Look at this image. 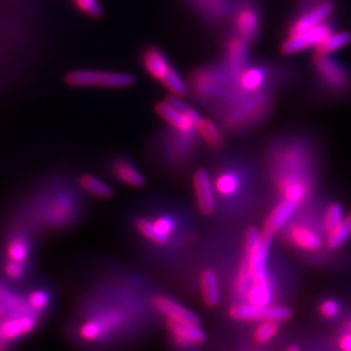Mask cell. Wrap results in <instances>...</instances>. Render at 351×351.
I'll return each mask as SVG.
<instances>
[{"label":"cell","mask_w":351,"mask_h":351,"mask_svg":"<svg viewBox=\"0 0 351 351\" xmlns=\"http://www.w3.org/2000/svg\"><path fill=\"white\" fill-rule=\"evenodd\" d=\"M317 1H322V0H301V3L303 4H311V3H317Z\"/></svg>","instance_id":"7bdbcfd3"},{"label":"cell","mask_w":351,"mask_h":351,"mask_svg":"<svg viewBox=\"0 0 351 351\" xmlns=\"http://www.w3.org/2000/svg\"><path fill=\"white\" fill-rule=\"evenodd\" d=\"M285 351H301L300 349V346H297V345H290L287 348V350Z\"/></svg>","instance_id":"ab89813d"},{"label":"cell","mask_w":351,"mask_h":351,"mask_svg":"<svg viewBox=\"0 0 351 351\" xmlns=\"http://www.w3.org/2000/svg\"><path fill=\"white\" fill-rule=\"evenodd\" d=\"M213 185L216 189V193L223 198H233L242 186V181L241 176L236 171L224 169L216 176Z\"/></svg>","instance_id":"603a6c76"},{"label":"cell","mask_w":351,"mask_h":351,"mask_svg":"<svg viewBox=\"0 0 351 351\" xmlns=\"http://www.w3.org/2000/svg\"><path fill=\"white\" fill-rule=\"evenodd\" d=\"M234 33L247 40L255 42L262 30V12L256 0H239L233 17Z\"/></svg>","instance_id":"52a82bcc"},{"label":"cell","mask_w":351,"mask_h":351,"mask_svg":"<svg viewBox=\"0 0 351 351\" xmlns=\"http://www.w3.org/2000/svg\"><path fill=\"white\" fill-rule=\"evenodd\" d=\"M280 324L281 323L274 322V320L259 322L258 326H255V329H254V333H252L254 341L258 345H267V343H269L278 335Z\"/></svg>","instance_id":"4dcf8cb0"},{"label":"cell","mask_w":351,"mask_h":351,"mask_svg":"<svg viewBox=\"0 0 351 351\" xmlns=\"http://www.w3.org/2000/svg\"><path fill=\"white\" fill-rule=\"evenodd\" d=\"M112 173L114 178L130 188H142L146 185L145 176L130 160L120 158L112 163Z\"/></svg>","instance_id":"ffe728a7"},{"label":"cell","mask_w":351,"mask_h":351,"mask_svg":"<svg viewBox=\"0 0 351 351\" xmlns=\"http://www.w3.org/2000/svg\"><path fill=\"white\" fill-rule=\"evenodd\" d=\"M5 345H7V342H5L4 339H1V336H0V351L3 350V349L5 348Z\"/></svg>","instance_id":"b9f144b4"},{"label":"cell","mask_w":351,"mask_h":351,"mask_svg":"<svg viewBox=\"0 0 351 351\" xmlns=\"http://www.w3.org/2000/svg\"><path fill=\"white\" fill-rule=\"evenodd\" d=\"M155 112L158 113L164 121L175 129L176 132L186 134V136H197V128L194 123L189 119L186 114L180 112L172 107L168 101H159L155 106Z\"/></svg>","instance_id":"e0dca14e"},{"label":"cell","mask_w":351,"mask_h":351,"mask_svg":"<svg viewBox=\"0 0 351 351\" xmlns=\"http://www.w3.org/2000/svg\"><path fill=\"white\" fill-rule=\"evenodd\" d=\"M339 351H351V330H345L339 336Z\"/></svg>","instance_id":"74e56055"},{"label":"cell","mask_w":351,"mask_h":351,"mask_svg":"<svg viewBox=\"0 0 351 351\" xmlns=\"http://www.w3.org/2000/svg\"><path fill=\"white\" fill-rule=\"evenodd\" d=\"M345 217V213H343V207L337 203V202H332L330 204H328V207L326 208V211L323 213V217H322V229H323V233H324V237L330 236L337 228L339 224L342 223Z\"/></svg>","instance_id":"f1b7e54d"},{"label":"cell","mask_w":351,"mask_h":351,"mask_svg":"<svg viewBox=\"0 0 351 351\" xmlns=\"http://www.w3.org/2000/svg\"><path fill=\"white\" fill-rule=\"evenodd\" d=\"M335 11V0H322L311 4H303L301 10L290 19L287 26V37L298 36L315 26L329 21Z\"/></svg>","instance_id":"277c9868"},{"label":"cell","mask_w":351,"mask_h":351,"mask_svg":"<svg viewBox=\"0 0 351 351\" xmlns=\"http://www.w3.org/2000/svg\"><path fill=\"white\" fill-rule=\"evenodd\" d=\"M351 239V211L348 213L339 228L326 239V245L330 250H337Z\"/></svg>","instance_id":"f546056e"},{"label":"cell","mask_w":351,"mask_h":351,"mask_svg":"<svg viewBox=\"0 0 351 351\" xmlns=\"http://www.w3.org/2000/svg\"><path fill=\"white\" fill-rule=\"evenodd\" d=\"M152 306L156 313L163 316L165 322L198 324V326L202 324L201 317L171 297L156 295L152 300Z\"/></svg>","instance_id":"7c38bea8"},{"label":"cell","mask_w":351,"mask_h":351,"mask_svg":"<svg viewBox=\"0 0 351 351\" xmlns=\"http://www.w3.org/2000/svg\"><path fill=\"white\" fill-rule=\"evenodd\" d=\"M134 226L141 236L149 239L152 243L156 245H167L171 239L167 237L163 232L156 226L154 219L149 217H138L134 220Z\"/></svg>","instance_id":"484cf974"},{"label":"cell","mask_w":351,"mask_h":351,"mask_svg":"<svg viewBox=\"0 0 351 351\" xmlns=\"http://www.w3.org/2000/svg\"><path fill=\"white\" fill-rule=\"evenodd\" d=\"M300 207L301 206H298L297 203H293L287 199H280V202H277L276 206L272 208V211L267 216L262 232L274 237L278 232L284 230L290 221H293V219L298 213Z\"/></svg>","instance_id":"2e32d148"},{"label":"cell","mask_w":351,"mask_h":351,"mask_svg":"<svg viewBox=\"0 0 351 351\" xmlns=\"http://www.w3.org/2000/svg\"><path fill=\"white\" fill-rule=\"evenodd\" d=\"M269 108L271 98L265 91L249 95L229 106V110L224 114L223 123L226 129L237 133L259 124L268 114Z\"/></svg>","instance_id":"6da1fadb"},{"label":"cell","mask_w":351,"mask_h":351,"mask_svg":"<svg viewBox=\"0 0 351 351\" xmlns=\"http://www.w3.org/2000/svg\"><path fill=\"white\" fill-rule=\"evenodd\" d=\"M351 43V33L348 30H339L333 32L315 49V53L320 55H332L337 51L348 47Z\"/></svg>","instance_id":"d4e9b609"},{"label":"cell","mask_w":351,"mask_h":351,"mask_svg":"<svg viewBox=\"0 0 351 351\" xmlns=\"http://www.w3.org/2000/svg\"><path fill=\"white\" fill-rule=\"evenodd\" d=\"M319 230L323 232L322 226H315L308 221H290L284 229L289 243L304 252H317L323 247L324 239Z\"/></svg>","instance_id":"ba28073f"},{"label":"cell","mask_w":351,"mask_h":351,"mask_svg":"<svg viewBox=\"0 0 351 351\" xmlns=\"http://www.w3.org/2000/svg\"><path fill=\"white\" fill-rule=\"evenodd\" d=\"M4 275L11 281H21L26 275V264L7 261L4 264Z\"/></svg>","instance_id":"e575fe53"},{"label":"cell","mask_w":351,"mask_h":351,"mask_svg":"<svg viewBox=\"0 0 351 351\" xmlns=\"http://www.w3.org/2000/svg\"><path fill=\"white\" fill-rule=\"evenodd\" d=\"M154 221H155L156 226L163 232L164 234H165L167 237H169V239H171V237L175 234L176 223L173 221V219H172V217L165 216V215H160V216L155 217V219H154Z\"/></svg>","instance_id":"8d00e7d4"},{"label":"cell","mask_w":351,"mask_h":351,"mask_svg":"<svg viewBox=\"0 0 351 351\" xmlns=\"http://www.w3.org/2000/svg\"><path fill=\"white\" fill-rule=\"evenodd\" d=\"M193 188L195 191L197 206L203 216H213L216 213V194H215V185L210 173L204 169L199 168L195 171L193 176Z\"/></svg>","instance_id":"4fadbf2b"},{"label":"cell","mask_w":351,"mask_h":351,"mask_svg":"<svg viewBox=\"0 0 351 351\" xmlns=\"http://www.w3.org/2000/svg\"><path fill=\"white\" fill-rule=\"evenodd\" d=\"M341 311H342V307L339 302L333 298H326L319 304V313L326 320H333L339 317Z\"/></svg>","instance_id":"836d02e7"},{"label":"cell","mask_w":351,"mask_h":351,"mask_svg":"<svg viewBox=\"0 0 351 351\" xmlns=\"http://www.w3.org/2000/svg\"><path fill=\"white\" fill-rule=\"evenodd\" d=\"M345 330H351V316L345 323Z\"/></svg>","instance_id":"60d3db41"},{"label":"cell","mask_w":351,"mask_h":351,"mask_svg":"<svg viewBox=\"0 0 351 351\" xmlns=\"http://www.w3.org/2000/svg\"><path fill=\"white\" fill-rule=\"evenodd\" d=\"M75 7L81 12L86 13L90 17H101L103 14L99 0H73Z\"/></svg>","instance_id":"d590c367"},{"label":"cell","mask_w":351,"mask_h":351,"mask_svg":"<svg viewBox=\"0 0 351 351\" xmlns=\"http://www.w3.org/2000/svg\"><path fill=\"white\" fill-rule=\"evenodd\" d=\"M164 88L171 91L172 95L175 97H185L188 95V85L185 84V81L181 78V75H178V72L176 71L175 68H172L168 75L164 77L163 81H162Z\"/></svg>","instance_id":"d6a6232c"},{"label":"cell","mask_w":351,"mask_h":351,"mask_svg":"<svg viewBox=\"0 0 351 351\" xmlns=\"http://www.w3.org/2000/svg\"><path fill=\"white\" fill-rule=\"evenodd\" d=\"M229 316L242 323H252V322H265L274 320L278 323H287L293 317V311L278 304H268V306H254L247 302L234 303L229 307Z\"/></svg>","instance_id":"8992f818"},{"label":"cell","mask_w":351,"mask_h":351,"mask_svg":"<svg viewBox=\"0 0 351 351\" xmlns=\"http://www.w3.org/2000/svg\"><path fill=\"white\" fill-rule=\"evenodd\" d=\"M80 185L85 191H88V194H91L97 198L108 199L113 197V189L107 182L98 178L97 176L88 175V173L81 176Z\"/></svg>","instance_id":"4316f807"},{"label":"cell","mask_w":351,"mask_h":351,"mask_svg":"<svg viewBox=\"0 0 351 351\" xmlns=\"http://www.w3.org/2000/svg\"><path fill=\"white\" fill-rule=\"evenodd\" d=\"M78 337L86 343H98L110 339L111 335L101 320L97 316L91 315L81 322L78 326Z\"/></svg>","instance_id":"44dd1931"},{"label":"cell","mask_w":351,"mask_h":351,"mask_svg":"<svg viewBox=\"0 0 351 351\" xmlns=\"http://www.w3.org/2000/svg\"><path fill=\"white\" fill-rule=\"evenodd\" d=\"M0 304L7 310L8 315L24 314L30 313L25 298L14 293L13 290L0 282Z\"/></svg>","instance_id":"cb8c5ba5"},{"label":"cell","mask_w":351,"mask_h":351,"mask_svg":"<svg viewBox=\"0 0 351 351\" xmlns=\"http://www.w3.org/2000/svg\"><path fill=\"white\" fill-rule=\"evenodd\" d=\"M199 288H201L202 301L210 307L215 308L221 301V287L217 274L213 269H204L199 277Z\"/></svg>","instance_id":"d6986e66"},{"label":"cell","mask_w":351,"mask_h":351,"mask_svg":"<svg viewBox=\"0 0 351 351\" xmlns=\"http://www.w3.org/2000/svg\"><path fill=\"white\" fill-rule=\"evenodd\" d=\"M165 326L176 346L184 350L195 349L207 341V333L198 324L165 322Z\"/></svg>","instance_id":"5bb4252c"},{"label":"cell","mask_w":351,"mask_h":351,"mask_svg":"<svg viewBox=\"0 0 351 351\" xmlns=\"http://www.w3.org/2000/svg\"><path fill=\"white\" fill-rule=\"evenodd\" d=\"M142 64L146 72L159 82H162L164 77L173 68L163 51L156 46L145 49L142 53Z\"/></svg>","instance_id":"ac0fdd59"},{"label":"cell","mask_w":351,"mask_h":351,"mask_svg":"<svg viewBox=\"0 0 351 351\" xmlns=\"http://www.w3.org/2000/svg\"><path fill=\"white\" fill-rule=\"evenodd\" d=\"M30 250H32V245L29 239L25 236H16L8 242L5 254L8 261L26 264L30 255Z\"/></svg>","instance_id":"83f0119b"},{"label":"cell","mask_w":351,"mask_h":351,"mask_svg":"<svg viewBox=\"0 0 351 351\" xmlns=\"http://www.w3.org/2000/svg\"><path fill=\"white\" fill-rule=\"evenodd\" d=\"M250 43L236 33L229 36L226 45V68L233 84L239 75L249 66Z\"/></svg>","instance_id":"8fae6325"},{"label":"cell","mask_w":351,"mask_h":351,"mask_svg":"<svg viewBox=\"0 0 351 351\" xmlns=\"http://www.w3.org/2000/svg\"><path fill=\"white\" fill-rule=\"evenodd\" d=\"M197 132L203 139V142L213 150H220L226 146V134L224 130L213 123V120L203 119L197 125Z\"/></svg>","instance_id":"7402d4cb"},{"label":"cell","mask_w":351,"mask_h":351,"mask_svg":"<svg viewBox=\"0 0 351 351\" xmlns=\"http://www.w3.org/2000/svg\"><path fill=\"white\" fill-rule=\"evenodd\" d=\"M65 82L73 88H126L136 84V77L124 72L75 69L66 73Z\"/></svg>","instance_id":"3957f363"},{"label":"cell","mask_w":351,"mask_h":351,"mask_svg":"<svg viewBox=\"0 0 351 351\" xmlns=\"http://www.w3.org/2000/svg\"><path fill=\"white\" fill-rule=\"evenodd\" d=\"M39 323V315L30 311L24 314L7 315L0 320V336L7 343L29 336Z\"/></svg>","instance_id":"30bf717a"},{"label":"cell","mask_w":351,"mask_h":351,"mask_svg":"<svg viewBox=\"0 0 351 351\" xmlns=\"http://www.w3.org/2000/svg\"><path fill=\"white\" fill-rule=\"evenodd\" d=\"M333 32H335L333 23L326 21L298 36L287 37L281 45V52L285 55H294L308 49H316Z\"/></svg>","instance_id":"9c48e42d"},{"label":"cell","mask_w":351,"mask_h":351,"mask_svg":"<svg viewBox=\"0 0 351 351\" xmlns=\"http://www.w3.org/2000/svg\"><path fill=\"white\" fill-rule=\"evenodd\" d=\"M8 315V313H7V310L0 304V320L3 319V317H5Z\"/></svg>","instance_id":"f35d334b"},{"label":"cell","mask_w":351,"mask_h":351,"mask_svg":"<svg viewBox=\"0 0 351 351\" xmlns=\"http://www.w3.org/2000/svg\"><path fill=\"white\" fill-rule=\"evenodd\" d=\"M268 82V69L259 65H249L239 78L234 81L233 88L239 98L263 93Z\"/></svg>","instance_id":"9a60e30c"},{"label":"cell","mask_w":351,"mask_h":351,"mask_svg":"<svg viewBox=\"0 0 351 351\" xmlns=\"http://www.w3.org/2000/svg\"><path fill=\"white\" fill-rule=\"evenodd\" d=\"M25 300L30 310L36 314L40 315L50 307L51 294L46 289H33L27 293Z\"/></svg>","instance_id":"1f68e13d"},{"label":"cell","mask_w":351,"mask_h":351,"mask_svg":"<svg viewBox=\"0 0 351 351\" xmlns=\"http://www.w3.org/2000/svg\"><path fill=\"white\" fill-rule=\"evenodd\" d=\"M313 64L315 73L319 77L323 86L336 93L350 90V71L339 63V60L332 58V55L315 53L313 56Z\"/></svg>","instance_id":"5b68a950"},{"label":"cell","mask_w":351,"mask_h":351,"mask_svg":"<svg viewBox=\"0 0 351 351\" xmlns=\"http://www.w3.org/2000/svg\"><path fill=\"white\" fill-rule=\"evenodd\" d=\"M190 85L194 94L203 99L221 98L226 101L233 81L226 71V65L221 66H206L194 71L190 75Z\"/></svg>","instance_id":"7a4b0ae2"}]
</instances>
